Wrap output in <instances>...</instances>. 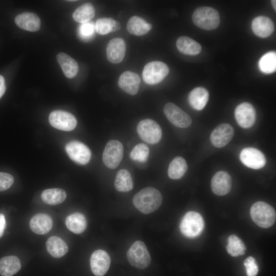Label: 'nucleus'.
I'll list each match as a JSON object with an SVG mask.
<instances>
[{"label": "nucleus", "instance_id": "obj_1", "mask_svg": "<svg viewBox=\"0 0 276 276\" xmlns=\"http://www.w3.org/2000/svg\"><path fill=\"white\" fill-rule=\"evenodd\" d=\"M134 206L144 214L151 213L158 209L163 201L160 192L153 187H146L133 197Z\"/></svg>", "mask_w": 276, "mask_h": 276}, {"label": "nucleus", "instance_id": "obj_2", "mask_svg": "<svg viewBox=\"0 0 276 276\" xmlns=\"http://www.w3.org/2000/svg\"><path fill=\"white\" fill-rule=\"evenodd\" d=\"M252 221L259 226L268 228L275 221V212L269 204L263 201H257L254 203L250 210Z\"/></svg>", "mask_w": 276, "mask_h": 276}, {"label": "nucleus", "instance_id": "obj_3", "mask_svg": "<svg viewBox=\"0 0 276 276\" xmlns=\"http://www.w3.org/2000/svg\"><path fill=\"white\" fill-rule=\"evenodd\" d=\"M192 20L199 28L212 30L218 27L220 16L218 12L215 9L210 7H200L194 11Z\"/></svg>", "mask_w": 276, "mask_h": 276}, {"label": "nucleus", "instance_id": "obj_4", "mask_svg": "<svg viewBox=\"0 0 276 276\" xmlns=\"http://www.w3.org/2000/svg\"><path fill=\"white\" fill-rule=\"evenodd\" d=\"M204 227L202 216L194 211H189L182 218L179 224L181 234L189 238H194L199 236Z\"/></svg>", "mask_w": 276, "mask_h": 276}, {"label": "nucleus", "instance_id": "obj_5", "mask_svg": "<svg viewBox=\"0 0 276 276\" xmlns=\"http://www.w3.org/2000/svg\"><path fill=\"white\" fill-rule=\"evenodd\" d=\"M127 259L133 266L143 269L151 263V257L145 243L140 240L134 242L126 254Z\"/></svg>", "mask_w": 276, "mask_h": 276}, {"label": "nucleus", "instance_id": "obj_6", "mask_svg": "<svg viewBox=\"0 0 276 276\" xmlns=\"http://www.w3.org/2000/svg\"><path fill=\"white\" fill-rule=\"evenodd\" d=\"M169 72V68L165 63L159 61H151L145 65L143 78L147 84L155 85L163 81Z\"/></svg>", "mask_w": 276, "mask_h": 276}, {"label": "nucleus", "instance_id": "obj_7", "mask_svg": "<svg viewBox=\"0 0 276 276\" xmlns=\"http://www.w3.org/2000/svg\"><path fill=\"white\" fill-rule=\"evenodd\" d=\"M137 132L142 140L150 144L158 143L162 136L159 124L150 119L143 120L138 123Z\"/></svg>", "mask_w": 276, "mask_h": 276}, {"label": "nucleus", "instance_id": "obj_8", "mask_svg": "<svg viewBox=\"0 0 276 276\" xmlns=\"http://www.w3.org/2000/svg\"><path fill=\"white\" fill-rule=\"evenodd\" d=\"M124 153L122 144L117 140L109 141L104 148L102 159L105 165L109 169L116 168L121 162Z\"/></svg>", "mask_w": 276, "mask_h": 276}, {"label": "nucleus", "instance_id": "obj_9", "mask_svg": "<svg viewBox=\"0 0 276 276\" xmlns=\"http://www.w3.org/2000/svg\"><path fill=\"white\" fill-rule=\"evenodd\" d=\"M49 121L53 127L66 131L73 130L77 124V120L73 114L61 110L51 112L49 117Z\"/></svg>", "mask_w": 276, "mask_h": 276}, {"label": "nucleus", "instance_id": "obj_10", "mask_svg": "<svg viewBox=\"0 0 276 276\" xmlns=\"http://www.w3.org/2000/svg\"><path fill=\"white\" fill-rule=\"evenodd\" d=\"M164 112L170 123L176 127L185 128L192 124L190 116L173 103H168L165 105Z\"/></svg>", "mask_w": 276, "mask_h": 276}, {"label": "nucleus", "instance_id": "obj_11", "mask_svg": "<svg viewBox=\"0 0 276 276\" xmlns=\"http://www.w3.org/2000/svg\"><path fill=\"white\" fill-rule=\"evenodd\" d=\"M65 150L70 158L79 165H86L90 159L91 151L89 148L82 142L71 141L66 145Z\"/></svg>", "mask_w": 276, "mask_h": 276}, {"label": "nucleus", "instance_id": "obj_12", "mask_svg": "<svg viewBox=\"0 0 276 276\" xmlns=\"http://www.w3.org/2000/svg\"><path fill=\"white\" fill-rule=\"evenodd\" d=\"M235 117L240 126L244 128H248L254 125L256 121V110L251 104L243 102L236 107Z\"/></svg>", "mask_w": 276, "mask_h": 276}, {"label": "nucleus", "instance_id": "obj_13", "mask_svg": "<svg viewBox=\"0 0 276 276\" xmlns=\"http://www.w3.org/2000/svg\"><path fill=\"white\" fill-rule=\"evenodd\" d=\"M240 158L245 166L254 169L263 168L266 163L264 154L257 149L252 147L243 149L240 153Z\"/></svg>", "mask_w": 276, "mask_h": 276}, {"label": "nucleus", "instance_id": "obj_14", "mask_svg": "<svg viewBox=\"0 0 276 276\" xmlns=\"http://www.w3.org/2000/svg\"><path fill=\"white\" fill-rule=\"evenodd\" d=\"M90 265L91 270L95 275L103 276L110 267V257L104 250H96L91 255Z\"/></svg>", "mask_w": 276, "mask_h": 276}, {"label": "nucleus", "instance_id": "obj_15", "mask_svg": "<svg viewBox=\"0 0 276 276\" xmlns=\"http://www.w3.org/2000/svg\"><path fill=\"white\" fill-rule=\"evenodd\" d=\"M234 130L228 124L223 123L217 126L212 132L210 140L212 145L217 148L226 146L232 139Z\"/></svg>", "mask_w": 276, "mask_h": 276}, {"label": "nucleus", "instance_id": "obj_16", "mask_svg": "<svg viewBox=\"0 0 276 276\" xmlns=\"http://www.w3.org/2000/svg\"><path fill=\"white\" fill-rule=\"evenodd\" d=\"M126 47L124 40L122 38L111 39L106 47V56L108 60L112 63H119L124 59Z\"/></svg>", "mask_w": 276, "mask_h": 276}, {"label": "nucleus", "instance_id": "obj_17", "mask_svg": "<svg viewBox=\"0 0 276 276\" xmlns=\"http://www.w3.org/2000/svg\"><path fill=\"white\" fill-rule=\"evenodd\" d=\"M140 83L141 79L139 76L131 71L123 72L118 80L120 88L131 95H135L137 93Z\"/></svg>", "mask_w": 276, "mask_h": 276}, {"label": "nucleus", "instance_id": "obj_18", "mask_svg": "<svg viewBox=\"0 0 276 276\" xmlns=\"http://www.w3.org/2000/svg\"><path fill=\"white\" fill-rule=\"evenodd\" d=\"M232 188V179L226 172H217L211 180V189L214 193L223 196L227 194Z\"/></svg>", "mask_w": 276, "mask_h": 276}, {"label": "nucleus", "instance_id": "obj_19", "mask_svg": "<svg viewBox=\"0 0 276 276\" xmlns=\"http://www.w3.org/2000/svg\"><path fill=\"white\" fill-rule=\"evenodd\" d=\"M251 28L255 35L261 38H266L273 33L274 24L269 17L259 16L253 19Z\"/></svg>", "mask_w": 276, "mask_h": 276}, {"label": "nucleus", "instance_id": "obj_20", "mask_svg": "<svg viewBox=\"0 0 276 276\" xmlns=\"http://www.w3.org/2000/svg\"><path fill=\"white\" fill-rule=\"evenodd\" d=\"M15 22L20 28L28 31H37L40 27V20L39 17L31 12H25L18 14L15 18Z\"/></svg>", "mask_w": 276, "mask_h": 276}, {"label": "nucleus", "instance_id": "obj_21", "mask_svg": "<svg viewBox=\"0 0 276 276\" xmlns=\"http://www.w3.org/2000/svg\"><path fill=\"white\" fill-rule=\"evenodd\" d=\"M31 229L38 235H44L48 233L52 227V220L48 215L37 214L30 220Z\"/></svg>", "mask_w": 276, "mask_h": 276}, {"label": "nucleus", "instance_id": "obj_22", "mask_svg": "<svg viewBox=\"0 0 276 276\" xmlns=\"http://www.w3.org/2000/svg\"><path fill=\"white\" fill-rule=\"evenodd\" d=\"M209 98L208 91L202 87H198L194 88L189 93L188 101L194 109L200 110L204 108Z\"/></svg>", "mask_w": 276, "mask_h": 276}, {"label": "nucleus", "instance_id": "obj_23", "mask_svg": "<svg viewBox=\"0 0 276 276\" xmlns=\"http://www.w3.org/2000/svg\"><path fill=\"white\" fill-rule=\"evenodd\" d=\"M151 29V24L136 15L131 17L127 24L128 32L135 36L144 35L148 33Z\"/></svg>", "mask_w": 276, "mask_h": 276}, {"label": "nucleus", "instance_id": "obj_24", "mask_svg": "<svg viewBox=\"0 0 276 276\" xmlns=\"http://www.w3.org/2000/svg\"><path fill=\"white\" fill-rule=\"evenodd\" d=\"M56 58L66 77L73 78L76 76L78 65L73 58L62 52L58 54Z\"/></svg>", "mask_w": 276, "mask_h": 276}, {"label": "nucleus", "instance_id": "obj_25", "mask_svg": "<svg viewBox=\"0 0 276 276\" xmlns=\"http://www.w3.org/2000/svg\"><path fill=\"white\" fill-rule=\"evenodd\" d=\"M177 49L182 54L188 55H196L201 51L200 44L188 36H180L176 40Z\"/></svg>", "mask_w": 276, "mask_h": 276}, {"label": "nucleus", "instance_id": "obj_26", "mask_svg": "<svg viewBox=\"0 0 276 276\" xmlns=\"http://www.w3.org/2000/svg\"><path fill=\"white\" fill-rule=\"evenodd\" d=\"M47 249L53 257L59 258L64 256L68 251L66 243L57 236L50 237L46 242Z\"/></svg>", "mask_w": 276, "mask_h": 276}, {"label": "nucleus", "instance_id": "obj_27", "mask_svg": "<svg viewBox=\"0 0 276 276\" xmlns=\"http://www.w3.org/2000/svg\"><path fill=\"white\" fill-rule=\"evenodd\" d=\"M20 268V261L16 256H9L0 259V274L2 276H12Z\"/></svg>", "mask_w": 276, "mask_h": 276}, {"label": "nucleus", "instance_id": "obj_28", "mask_svg": "<svg viewBox=\"0 0 276 276\" xmlns=\"http://www.w3.org/2000/svg\"><path fill=\"white\" fill-rule=\"evenodd\" d=\"M65 224L70 231L75 234H79L86 229L87 220L82 214L75 213L66 217Z\"/></svg>", "mask_w": 276, "mask_h": 276}, {"label": "nucleus", "instance_id": "obj_29", "mask_svg": "<svg viewBox=\"0 0 276 276\" xmlns=\"http://www.w3.org/2000/svg\"><path fill=\"white\" fill-rule=\"evenodd\" d=\"M114 185L119 192H127L131 190L133 182L129 172L126 169L120 170L117 173Z\"/></svg>", "mask_w": 276, "mask_h": 276}, {"label": "nucleus", "instance_id": "obj_30", "mask_svg": "<svg viewBox=\"0 0 276 276\" xmlns=\"http://www.w3.org/2000/svg\"><path fill=\"white\" fill-rule=\"evenodd\" d=\"M188 169V165L186 160L180 156L175 157L170 163L168 175L172 179H178L181 178Z\"/></svg>", "mask_w": 276, "mask_h": 276}, {"label": "nucleus", "instance_id": "obj_31", "mask_svg": "<svg viewBox=\"0 0 276 276\" xmlns=\"http://www.w3.org/2000/svg\"><path fill=\"white\" fill-rule=\"evenodd\" d=\"M42 201L50 205H57L63 202L66 197L64 190L60 188H52L44 190L41 195Z\"/></svg>", "mask_w": 276, "mask_h": 276}, {"label": "nucleus", "instance_id": "obj_32", "mask_svg": "<svg viewBox=\"0 0 276 276\" xmlns=\"http://www.w3.org/2000/svg\"><path fill=\"white\" fill-rule=\"evenodd\" d=\"M95 30L100 35H106L110 32L119 30L121 24L112 18H100L97 20Z\"/></svg>", "mask_w": 276, "mask_h": 276}, {"label": "nucleus", "instance_id": "obj_33", "mask_svg": "<svg viewBox=\"0 0 276 276\" xmlns=\"http://www.w3.org/2000/svg\"><path fill=\"white\" fill-rule=\"evenodd\" d=\"M95 10L93 5L86 3L77 8L73 13L74 20L80 24L87 22L94 17Z\"/></svg>", "mask_w": 276, "mask_h": 276}, {"label": "nucleus", "instance_id": "obj_34", "mask_svg": "<svg viewBox=\"0 0 276 276\" xmlns=\"http://www.w3.org/2000/svg\"><path fill=\"white\" fill-rule=\"evenodd\" d=\"M259 67L261 71L265 74H271L276 70V53L268 52L264 54L259 61Z\"/></svg>", "mask_w": 276, "mask_h": 276}, {"label": "nucleus", "instance_id": "obj_35", "mask_svg": "<svg viewBox=\"0 0 276 276\" xmlns=\"http://www.w3.org/2000/svg\"><path fill=\"white\" fill-rule=\"evenodd\" d=\"M226 250L231 256L238 257L245 254L246 247L242 240L237 236L232 235L228 238Z\"/></svg>", "mask_w": 276, "mask_h": 276}, {"label": "nucleus", "instance_id": "obj_36", "mask_svg": "<svg viewBox=\"0 0 276 276\" xmlns=\"http://www.w3.org/2000/svg\"><path fill=\"white\" fill-rule=\"evenodd\" d=\"M149 155V148L144 143L135 145L130 153V157L133 160L145 163Z\"/></svg>", "mask_w": 276, "mask_h": 276}, {"label": "nucleus", "instance_id": "obj_37", "mask_svg": "<svg viewBox=\"0 0 276 276\" xmlns=\"http://www.w3.org/2000/svg\"><path fill=\"white\" fill-rule=\"evenodd\" d=\"M95 26L92 22L81 24L78 29L79 37L84 41L91 40L95 35Z\"/></svg>", "mask_w": 276, "mask_h": 276}, {"label": "nucleus", "instance_id": "obj_38", "mask_svg": "<svg viewBox=\"0 0 276 276\" xmlns=\"http://www.w3.org/2000/svg\"><path fill=\"white\" fill-rule=\"evenodd\" d=\"M247 276H256L258 272V266L255 259L252 257H247L244 262Z\"/></svg>", "mask_w": 276, "mask_h": 276}, {"label": "nucleus", "instance_id": "obj_39", "mask_svg": "<svg viewBox=\"0 0 276 276\" xmlns=\"http://www.w3.org/2000/svg\"><path fill=\"white\" fill-rule=\"evenodd\" d=\"M14 178L9 173L0 172V191H6L13 185Z\"/></svg>", "mask_w": 276, "mask_h": 276}, {"label": "nucleus", "instance_id": "obj_40", "mask_svg": "<svg viewBox=\"0 0 276 276\" xmlns=\"http://www.w3.org/2000/svg\"><path fill=\"white\" fill-rule=\"evenodd\" d=\"M6 226V221L4 214L0 213V238L3 236Z\"/></svg>", "mask_w": 276, "mask_h": 276}, {"label": "nucleus", "instance_id": "obj_41", "mask_svg": "<svg viewBox=\"0 0 276 276\" xmlns=\"http://www.w3.org/2000/svg\"><path fill=\"white\" fill-rule=\"evenodd\" d=\"M6 90L5 81L4 77L0 75V98L3 96Z\"/></svg>", "mask_w": 276, "mask_h": 276}, {"label": "nucleus", "instance_id": "obj_42", "mask_svg": "<svg viewBox=\"0 0 276 276\" xmlns=\"http://www.w3.org/2000/svg\"><path fill=\"white\" fill-rule=\"evenodd\" d=\"M271 2L272 5L273 6V8L274 9V10L275 11V10H276V5H275L276 4V1L272 0Z\"/></svg>", "mask_w": 276, "mask_h": 276}]
</instances>
